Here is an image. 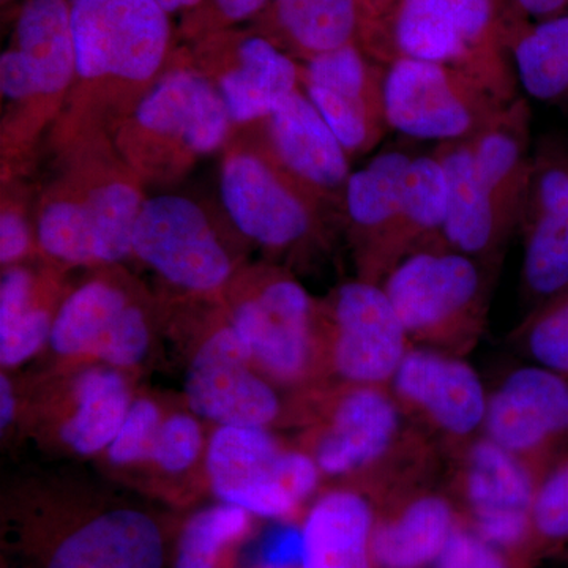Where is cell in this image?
<instances>
[{"instance_id":"6da1fadb","label":"cell","mask_w":568,"mask_h":568,"mask_svg":"<svg viewBox=\"0 0 568 568\" xmlns=\"http://www.w3.org/2000/svg\"><path fill=\"white\" fill-rule=\"evenodd\" d=\"M316 392L302 448L323 477L346 478L373 500L433 480L440 452L403 416L390 387L335 383Z\"/></svg>"},{"instance_id":"7a4b0ae2","label":"cell","mask_w":568,"mask_h":568,"mask_svg":"<svg viewBox=\"0 0 568 568\" xmlns=\"http://www.w3.org/2000/svg\"><path fill=\"white\" fill-rule=\"evenodd\" d=\"M529 24L514 0H398L384 31L383 61L457 67L508 103L521 95L511 47Z\"/></svg>"},{"instance_id":"3957f363","label":"cell","mask_w":568,"mask_h":568,"mask_svg":"<svg viewBox=\"0 0 568 568\" xmlns=\"http://www.w3.org/2000/svg\"><path fill=\"white\" fill-rule=\"evenodd\" d=\"M489 272L437 241L405 257L381 286L414 346L466 357L487 327Z\"/></svg>"},{"instance_id":"277c9868","label":"cell","mask_w":568,"mask_h":568,"mask_svg":"<svg viewBox=\"0 0 568 568\" xmlns=\"http://www.w3.org/2000/svg\"><path fill=\"white\" fill-rule=\"evenodd\" d=\"M233 123L212 78L196 67L175 65L134 103L121 151L138 173L162 178L219 151Z\"/></svg>"},{"instance_id":"5b68a950","label":"cell","mask_w":568,"mask_h":568,"mask_svg":"<svg viewBox=\"0 0 568 568\" xmlns=\"http://www.w3.org/2000/svg\"><path fill=\"white\" fill-rule=\"evenodd\" d=\"M447 493L467 528L499 548L517 568L538 564L532 536L538 469L480 435L448 457Z\"/></svg>"},{"instance_id":"8992f818","label":"cell","mask_w":568,"mask_h":568,"mask_svg":"<svg viewBox=\"0 0 568 568\" xmlns=\"http://www.w3.org/2000/svg\"><path fill=\"white\" fill-rule=\"evenodd\" d=\"M205 469L220 503L274 521L304 518L306 500L323 478L308 452L283 446L257 426H219L209 440Z\"/></svg>"},{"instance_id":"52a82bcc","label":"cell","mask_w":568,"mask_h":568,"mask_svg":"<svg viewBox=\"0 0 568 568\" xmlns=\"http://www.w3.org/2000/svg\"><path fill=\"white\" fill-rule=\"evenodd\" d=\"M77 80L149 88L170 58L173 26L159 0H70Z\"/></svg>"},{"instance_id":"ba28073f","label":"cell","mask_w":568,"mask_h":568,"mask_svg":"<svg viewBox=\"0 0 568 568\" xmlns=\"http://www.w3.org/2000/svg\"><path fill=\"white\" fill-rule=\"evenodd\" d=\"M321 379L390 386L413 346L379 284L355 280L316 302Z\"/></svg>"},{"instance_id":"9c48e42d","label":"cell","mask_w":568,"mask_h":568,"mask_svg":"<svg viewBox=\"0 0 568 568\" xmlns=\"http://www.w3.org/2000/svg\"><path fill=\"white\" fill-rule=\"evenodd\" d=\"M506 104L484 82L447 63L396 58L387 65L388 126L413 140H465Z\"/></svg>"},{"instance_id":"30bf717a","label":"cell","mask_w":568,"mask_h":568,"mask_svg":"<svg viewBox=\"0 0 568 568\" xmlns=\"http://www.w3.org/2000/svg\"><path fill=\"white\" fill-rule=\"evenodd\" d=\"M388 387L403 416L447 458L484 432L488 390L465 357L413 345Z\"/></svg>"},{"instance_id":"8fae6325","label":"cell","mask_w":568,"mask_h":568,"mask_svg":"<svg viewBox=\"0 0 568 568\" xmlns=\"http://www.w3.org/2000/svg\"><path fill=\"white\" fill-rule=\"evenodd\" d=\"M230 325L271 383L297 387L321 379L316 301L293 276L284 272L265 276L235 306Z\"/></svg>"},{"instance_id":"7c38bea8","label":"cell","mask_w":568,"mask_h":568,"mask_svg":"<svg viewBox=\"0 0 568 568\" xmlns=\"http://www.w3.org/2000/svg\"><path fill=\"white\" fill-rule=\"evenodd\" d=\"M142 204L133 178H106L82 193L58 196L40 212V248L63 264L119 263L133 254Z\"/></svg>"},{"instance_id":"4fadbf2b","label":"cell","mask_w":568,"mask_h":568,"mask_svg":"<svg viewBox=\"0 0 568 568\" xmlns=\"http://www.w3.org/2000/svg\"><path fill=\"white\" fill-rule=\"evenodd\" d=\"M220 196L231 222L265 248H294L315 237L323 201L287 178L264 153H227L220 173Z\"/></svg>"},{"instance_id":"5bb4252c","label":"cell","mask_w":568,"mask_h":568,"mask_svg":"<svg viewBox=\"0 0 568 568\" xmlns=\"http://www.w3.org/2000/svg\"><path fill=\"white\" fill-rule=\"evenodd\" d=\"M523 301L530 308L568 286V134L534 142L528 193L519 216Z\"/></svg>"},{"instance_id":"9a60e30c","label":"cell","mask_w":568,"mask_h":568,"mask_svg":"<svg viewBox=\"0 0 568 568\" xmlns=\"http://www.w3.org/2000/svg\"><path fill=\"white\" fill-rule=\"evenodd\" d=\"M133 254L166 282L192 293H213L233 274V260L207 213L181 194L144 200Z\"/></svg>"},{"instance_id":"2e32d148","label":"cell","mask_w":568,"mask_h":568,"mask_svg":"<svg viewBox=\"0 0 568 568\" xmlns=\"http://www.w3.org/2000/svg\"><path fill=\"white\" fill-rule=\"evenodd\" d=\"M386 63L357 43L301 62V89L315 104L351 159L375 151L390 126Z\"/></svg>"},{"instance_id":"e0dca14e","label":"cell","mask_w":568,"mask_h":568,"mask_svg":"<svg viewBox=\"0 0 568 568\" xmlns=\"http://www.w3.org/2000/svg\"><path fill=\"white\" fill-rule=\"evenodd\" d=\"M508 454L549 467L568 454V379L528 365L508 373L488 392L484 432Z\"/></svg>"},{"instance_id":"ac0fdd59","label":"cell","mask_w":568,"mask_h":568,"mask_svg":"<svg viewBox=\"0 0 568 568\" xmlns=\"http://www.w3.org/2000/svg\"><path fill=\"white\" fill-rule=\"evenodd\" d=\"M77 80L70 0H24L0 58V91L17 106L58 103Z\"/></svg>"},{"instance_id":"d6986e66","label":"cell","mask_w":568,"mask_h":568,"mask_svg":"<svg viewBox=\"0 0 568 568\" xmlns=\"http://www.w3.org/2000/svg\"><path fill=\"white\" fill-rule=\"evenodd\" d=\"M50 346L70 358H92L133 368L151 346V327L140 305L108 280L82 284L62 302L52 321Z\"/></svg>"},{"instance_id":"ffe728a7","label":"cell","mask_w":568,"mask_h":568,"mask_svg":"<svg viewBox=\"0 0 568 568\" xmlns=\"http://www.w3.org/2000/svg\"><path fill=\"white\" fill-rule=\"evenodd\" d=\"M185 396L194 416L219 426L267 428L282 416L274 383L254 366L231 325L213 332L194 354Z\"/></svg>"},{"instance_id":"44dd1931","label":"cell","mask_w":568,"mask_h":568,"mask_svg":"<svg viewBox=\"0 0 568 568\" xmlns=\"http://www.w3.org/2000/svg\"><path fill=\"white\" fill-rule=\"evenodd\" d=\"M37 540L36 568H163L159 519L141 508L111 507L51 529Z\"/></svg>"},{"instance_id":"7402d4cb","label":"cell","mask_w":568,"mask_h":568,"mask_svg":"<svg viewBox=\"0 0 568 568\" xmlns=\"http://www.w3.org/2000/svg\"><path fill=\"white\" fill-rule=\"evenodd\" d=\"M264 155L325 205L345 204L351 156L301 88L265 121Z\"/></svg>"},{"instance_id":"603a6c76","label":"cell","mask_w":568,"mask_h":568,"mask_svg":"<svg viewBox=\"0 0 568 568\" xmlns=\"http://www.w3.org/2000/svg\"><path fill=\"white\" fill-rule=\"evenodd\" d=\"M373 568H433L459 521L447 489L433 480L395 489L375 500Z\"/></svg>"},{"instance_id":"cb8c5ba5","label":"cell","mask_w":568,"mask_h":568,"mask_svg":"<svg viewBox=\"0 0 568 568\" xmlns=\"http://www.w3.org/2000/svg\"><path fill=\"white\" fill-rule=\"evenodd\" d=\"M443 166L447 215L443 242L488 268L500 263L511 233L478 174L469 141L440 142L432 152Z\"/></svg>"},{"instance_id":"d4e9b609","label":"cell","mask_w":568,"mask_h":568,"mask_svg":"<svg viewBox=\"0 0 568 568\" xmlns=\"http://www.w3.org/2000/svg\"><path fill=\"white\" fill-rule=\"evenodd\" d=\"M234 123L263 122L301 88V62L263 33L242 37L209 74Z\"/></svg>"},{"instance_id":"484cf974","label":"cell","mask_w":568,"mask_h":568,"mask_svg":"<svg viewBox=\"0 0 568 568\" xmlns=\"http://www.w3.org/2000/svg\"><path fill=\"white\" fill-rule=\"evenodd\" d=\"M481 181L508 230L517 234L532 170V112L525 93L467 138Z\"/></svg>"},{"instance_id":"4316f807","label":"cell","mask_w":568,"mask_h":568,"mask_svg":"<svg viewBox=\"0 0 568 568\" xmlns=\"http://www.w3.org/2000/svg\"><path fill=\"white\" fill-rule=\"evenodd\" d=\"M413 153L390 149L373 156L351 173L345 190V212L358 278L376 283L377 261L402 203L403 183Z\"/></svg>"},{"instance_id":"83f0119b","label":"cell","mask_w":568,"mask_h":568,"mask_svg":"<svg viewBox=\"0 0 568 568\" xmlns=\"http://www.w3.org/2000/svg\"><path fill=\"white\" fill-rule=\"evenodd\" d=\"M375 521V500L364 489H327L302 518V568H373Z\"/></svg>"},{"instance_id":"f1b7e54d","label":"cell","mask_w":568,"mask_h":568,"mask_svg":"<svg viewBox=\"0 0 568 568\" xmlns=\"http://www.w3.org/2000/svg\"><path fill=\"white\" fill-rule=\"evenodd\" d=\"M447 215V185L433 153L414 155L403 183L402 203L386 245L377 261L376 283L417 250L443 241Z\"/></svg>"},{"instance_id":"f546056e","label":"cell","mask_w":568,"mask_h":568,"mask_svg":"<svg viewBox=\"0 0 568 568\" xmlns=\"http://www.w3.org/2000/svg\"><path fill=\"white\" fill-rule=\"evenodd\" d=\"M121 369L97 364L82 369L71 388V409L59 435L73 454L92 457L106 450L132 407Z\"/></svg>"},{"instance_id":"4dcf8cb0","label":"cell","mask_w":568,"mask_h":568,"mask_svg":"<svg viewBox=\"0 0 568 568\" xmlns=\"http://www.w3.org/2000/svg\"><path fill=\"white\" fill-rule=\"evenodd\" d=\"M271 36L295 61L305 62L346 44L361 47L357 0H272Z\"/></svg>"},{"instance_id":"1f68e13d","label":"cell","mask_w":568,"mask_h":568,"mask_svg":"<svg viewBox=\"0 0 568 568\" xmlns=\"http://www.w3.org/2000/svg\"><path fill=\"white\" fill-rule=\"evenodd\" d=\"M519 89L568 114V14L530 22L511 47Z\"/></svg>"},{"instance_id":"d6a6232c","label":"cell","mask_w":568,"mask_h":568,"mask_svg":"<svg viewBox=\"0 0 568 568\" xmlns=\"http://www.w3.org/2000/svg\"><path fill=\"white\" fill-rule=\"evenodd\" d=\"M50 308L41 304L36 276L29 268L10 265L0 280V364L14 368L50 343Z\"/></svg>"},{"instance_id":"836d02e7","label":"cell","mask_w":568,"mask_h":568,"mask_svg":"<svg viewBox=\"0 0 568 568\" xmlns=\"http://www.w3.org/2000/svg\"><path fill=\"white\" fill-rule=\"evenodd\" d=\"M253 515L220 503L196 511L179 534L173 568H226L253 530Z\"/></svg>"},{"instance_id":"e575fe53","label":"cell","mask_w":568,"mask_h":568,"mask_svg":"<svg viewBox=\"0 0 568 568\" xmlns=\"http://www.w3.org/2000/svg\"><path fill=\"white\" fill-rule=\"evenodd\" d=\"M511 338L534 365L568 379V286L526 312Z\"/></svg>"},{"instance_id":"d590c367","label":"cell","mask_w":568,"mask_h":568,"mask_svg":"<svg viewBox=\"0 0 568 568\" xmlns=\"http://www.w3.org/2000/svg\"><path fill=\"white\" fill-rule=\"evenodd\" d=\"M532 536L538 562L568 545V454L541 478L534 503Z\"/></svg>"},{"instance_id":"8d00e7d4","label":"cell","mask_w":568,"mask_h":568,"mask_svg":"<svg viewBox=\"0 0 568 568\" xmlns=\"http://www.w3.org/2000/svg\"><path fill=\"white\" fill-rule=\"evenodd\" d=\"M162 424V410L155 402L149 398L133 399L121 429L106 448L108 459L121 467L151 463Z\"/></svg>"},{"instance_id":"74e56055","label":"cell","mask_w":568,"mask_h":568,"mask_svg":"<svg viewBox=\"0 0 568 568\" xmlns=\"http://www.w3.org/2000/svg\"><path fill=\"white\" fill-rule=\"evenodd\" d=\"M203 432L192 414L178 413L163 418L153 447L152 462L170 476L185 473L200 458Z\"/></svg>"},{"instance_id":"f35d334b","label":"cell","mask_w":568,"mask_h":568,"mask_svg":"<svg viewBox=\"0 0 568 568\" xmlns=\"http://www.w3.org/2000/svg\"><path fill=\"white\" fill-rule=\"evenodd\" d=\"M433 568H517L499 548L459 521Z\"/></svg>"},{"instance_id":"ab89813d","label":"cell","mask_w":568,"mask_h":568,"mask_svg":"<svg viewBox=\"0 0 568 568\" xmlns=\"http://www.w3.org/2000/svg\"><path fill=\"white\" fill-rule=\"evenodd\" d=\"M304 534L297 521H275L257 538L253 549L254 568H302Z\"/></svg>"},{"instance_id":"60d3db41","label":"cell","mask_w":568,"mask_h":568,"mask_svg":"<svg viewBox=\"0 0 568 568\" xmlns=\"http://www.w3.org/2000/svg\"><path fill=\"white\" fill-rule=\"evenodd\" d=\"M32 234L24 213L13 205L2 209L0 215V263L3 267L17 265L31 250Z\"/></svg>"},{"instance_id":"b9f144b4","label":"cell","mask_w":568,"mask_h":568,"mask_svg":"<svg viewBox=\"0 0 568 568\" xmlns=\"http://www.w3.org/2000/svg\"><path fill=\"white\" fill-rule=\"evenodd\" d=\"M398 0H357L362 14L361 48L383 62L384 31Z\"/></svg>"},{"instance_id":"7bdbcfd3","label":"cell","mask_w":568,"mask_h":568,"mask_svg":"<svg viewBox=\"0 0 568 568\" xmlns=\"http://www.w3.org/2000/svg\"><path fill=\"white\" fill-rule=\"evenodd\" d=\"M223 22H242L252 20L268 9L272 0H207Z\"/></svg>"},{"instance_id":"ee69618b","label":"cell","mask_w":568,"mask_h":568,"mask_svg":"<svg viewBox=\"0 0 568 568\" xmlns=\"http://www.w3.org/2000/svg\"><path fill=\"white\" fill-rule=\"evenodd\" d=\"M529 22L555 20L568 14V0H514Z\"/></svg>"},{"instance_id":"f6af8a7d","label":"cell","mask_w":568,"mask_h":568,"mask_svg":"<svg viewBox=\"0 0 568 568\" xmlns=\"http://www.w3.org/2000/svg\"><path fill=\"white\" fill-rule=\"evenodd\" d=\"M18 402L11 381L6 375L0 377V428L6 432L17 418Z\"/></svg>"},{"instance_id":"bcb514c9","label":"cell","mask_w":568,"mask_h":568,"mask_svg":"<svg viewBox=\"0 0 568 568\" xmlns=\"http://www.w3.org/2000/svg\"><path fill=\"white\" fill-rule=\"evenodd\" d=\"M205 2H207V0H159L160 6H162L171 17H173V14L189 13V11L200 9Z\"/></svg>"}]
</instances>
